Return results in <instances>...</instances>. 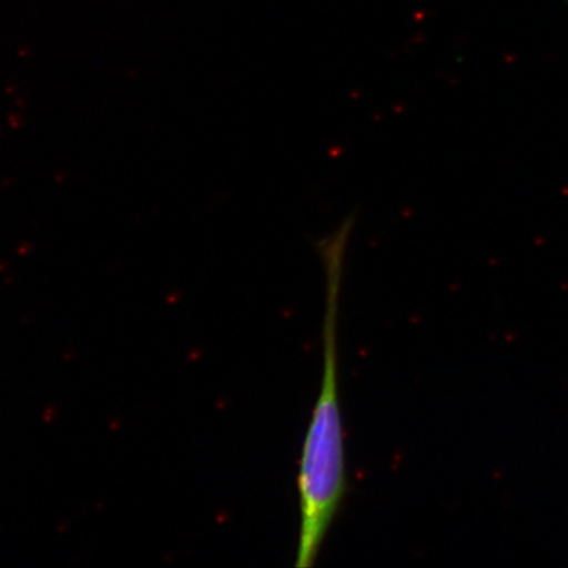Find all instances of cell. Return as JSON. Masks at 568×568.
<instances>
[{
    "instance_id": "1",
    "label": "cell",
    "mask_w": 568,
    "mask_h": 568,
    "mask_svg": "<svg viewBox=\"0 0 568 568\" xmlns=\"http://www.w3.org/2000/svg\"><path fill=\"white\" fill-rule=\"evenodd\" d=\"M323 368L297 471V568L315 565L346 494L343 412L339 397L338 316L344 266L326 264Z\"/></svg>"
}]
</instances>
